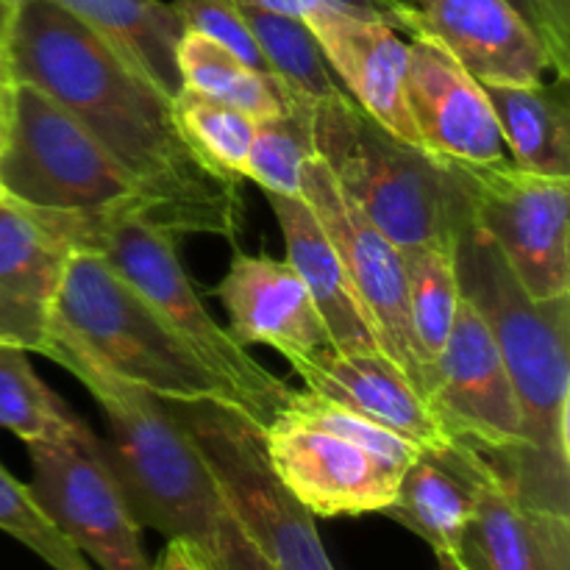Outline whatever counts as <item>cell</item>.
I'll use <instances>...</instances> for the list:
<instances>
[{
    "label": "cell",
    "mask_w": 570,
    "mask_h": 570,
    "mask_svg": "<svg viewBox=\"0 0 570 570\" xmlns=\"http://www.w3.org/2000/svg\"><path fill=\"white\" fill-rule=\"evenodd\" d=\"M31 493L56 527L104 570H150L142 527L106 465L95 432L72 443H31Z\"/></svg>",
    "instance_id": "cell-11"
},
{
    "label": "cell",
    "mask_w": 570,
    "mask_h": 570,
    "mask_svg": "<svg viewBox=\"0 0 570 570\" xmlns=\"http://www.w3.org/2000/svg\"><path fill=\"white\" fill-rule=\"evenodd\" d=\"M540 33L549 45L560 76L570 72V0H532Z\"/></svg>",
    "instance_id": "cell-35"
},
{
    "label": "cell",
    "mask_w": 570,
    "mask_h": 570,
    "mask_svg": "<svg viewBox=\"0 0 570 570\" xmlns=\"http://www.w3.org/2000/svg\"><path fill=\"white\" fill-rule=\"evenodd\" d=\"M287 245V262L304 278L337 351H382L376 323L351 284L343 259L304 198L267 195Z\"/></svg>",
    "instance_id": "cell-21"
},
{
    "label": "cell",
    "mask_w": 570,
    "mask_h": 570,
    "mask_svg": "<svg viewBox=\"0 0 570 570\" xmlns=\"http://www.w3.org/2000/svg\"><path fill=\"white\" fill-rule=\"evenodd\" d=\"M312 154V106L295 104L284 115L254 122L243 178L259 184L267 195L301 198V170Z\"/></svg>",
    "instance_id": "cell-29"
},
{
    "label": "cell",
    "mask_w": 570,
    "mask_h": 570,
    "mask_svg": "<svg viewBox=\"0 0 570 570\" xmlns=\"http://www.w3.org/2000/svg\"><path fill=\"white\" fill-rule=\"evenodd\" d=\"M173 9L181 17L184 28L215 39L223 48L232 50L237 59H243L245 65L254 67L256 72L273 78L271 65H267L265 53L256 45L248 22H245L243 11L234 0H173Z\"/></svg>",
    "instance_id": "cell-33"
},
{
    "label": "cell",
    "mask_w": 570,
    "mask_h": 570,
    "mask_svg": "<svg viewBox=\"0 0 570 570\" xmlns=\"http://www.w3.org/2000/svg\"><path fill=\"white\" fill-rule=\"evenodd\" d=\"M479 473L482 460L456 443L443 454H417L382 515L417 534L434 554L454 557L476 515Z\"/></svg>",
    "instance_id": "cell-22"
},
{
    "label": "cell",
    "mask_w": 570,
    "mask_h": 570,
    "mask_svg": "<svg viewBox=\"0 0 570 570\" xmlns=\"http://www.w3.org/2000/svg\"><path fill=\"white\" fill-rule=\"evenodd\" d=\"M326 3L345 11H356V14L382 17L390 26L399 28L404 37H410L417 28V11L412 9L410 0H326Z\"/></svg>",
    "instance_id": "cell-36"
},
{
    "label": "cell",
    "mask_w": 570,
    "mask_h": 570,
    "mask_svg": "<svg viewBox=\"0 0 570 570\" xmlns=\"http://www.w3.org/2000/svg\"><path fill=\"white\" fill-rule=\"evenodd\" d=\"M426 399L451 443L473 451L515 501L529 484L523 412L493 332L460 298L449 340L429 376Z\"/></svg>",
    "instance_id": "cell-9"
},
{
    "label": "cell",
    "mask_w": 570,
    "mask_h": 570,
    "mask_svg": "<svg viewBox=\"0 0 570 570\" xmlns=\"http://www.w3.org/2000/svg\"><path fill=\"white\" fill-rule=\"evenodd\" d=\"M167 406L204 456L226 510L273 568L334 570L315 515L273 473L262 426L215 399H167Z\"/></svg>",
    "instance_id": "cell-8"
},
{
    "label": "cell",
    "mask_w": 570,
    "mask_h": 570,
    "mask_svg": "<svg viewBox=\"0 0 570 570\" xmlns=\"http://www.w3.org/2000/svg\"><path fill=\"white\" fill-rule=\"evenodd\" d=\"M42 356L78 379L109 426L106 465L115 473L131 515L161 538L193 540L209 551L223 512L220 490L167 399L111 371L78 334L53 321Z\"/></svg>",
    "instance_id": "cell-3"
},
{
    "label": "cell",
    "mask_w": 570,
    "mask_h": 570,
    "mask_svg": "<svg viewBox=\"0 0 570 570\" xmlns=\"http://www.w3.org/2000/svg\"><path fill=\"white\" fill-rule=\"evenodd\" d=\"M507 3H510L512 9H515L518 14H521L523 20H527L529 26H532L534 31L540 33V22H538V14H534V6H532V0H507ZM540 37H543V33H540ZM546 48H549V45H546Z\"/></svg>",
    "instance_id": "cell-40"
},
{
    "label": "cell",
    "mask_w": 570,
    "mask_h": 570,
    "mask_svg": "<svg viewBox=\"0 0 570 570\" xmlns=\"http://www.w3.org/2000/svg\"><path fill=\"white\" fill-rule=\"evenodd\" d=\"M206 554H209L215 570H276L256 551V546L245 538V532L237 527V521H234L226 507H223L215 538H212Z\"/></svg>",
    "instance_id": "cell-34"
},
{
    "label": "cell",
    "mask_w": 570,
    "mask_h": 570,
    "mask_svg": "<svg viewBox=\"0 0 570 570\" xmlns=\"http://www.w3.org/2000/svg\"><path fill=\"white\" fill-rule=\"evenodd\" d=\"M460 293L493 332L523 412L529 484L523 507L570 518V295L529 298L504 256L468 220L454 226Z\"/></svg>",
    "instance_id": "cell-2"
},
{
    "label": "cell",
    "mask_w": 570,
    "mask_h": 570,
    "mask_svg": "<svg viewBox=\"0 0 570 570\" xmlns=\"http://www.w3.org/2000/svg\"><path fill=\"white\" fill-rule=\"evenodd\" d=\"M237 6L245 9H259V11H273V14H287V17H304L306 6L312 0H234Z\"/></svg>",
    "instance_id": "cell-39"
},
{
    "label": "cell",
    "mask_w": 570,
    "mask_h": 570,
    "mask_svg": "<svg viewBox=\"0 0 570 570\" xmlns=\"http://www.w3.org/2000/svg\"><path fill=\"white\" fill-rule=\"evenodd\" d=\"M9 3H11V6H17V3H20V0H9Z\"/></svg>",
    "instance_id": "cell-43"
},
{
    "label": "cell",
    "mask_w": 570,
    "mask_h": 570,
    "mask_svg": "<svg viewBox=\"0 0 570 570\" xmlns=\"http://www.w3.org/2000/svg\"><path fill=\"white\" fill-rule=\"evenodd\" d=\"M92 28L131 70L173 95L181 89L178 42L184 22L165 0H53Z\"/></svg>",
    "instance_id": "cell-23"
},
{
    "label": "cell",
    "mask_w": 570,
    "mask_h": 570,
    "mask_svg": "<svg viewBox=\"0 0 570 570\" xmlns=\"http://www.w3.org/2000/svg\"><path fill=\"white\" fill-rule=\"evenodd\" d=\"M87 254H98L109 262L165 317L167 326L220 384L228 406L248 415L262 429L284 410L293 387L273 376L209 315L184 273L176 239L134 212H115L92 217Z\"/></svg>",
    "instance_id": "cell-5"
},
{
    "label": "cell",
    "mask_w": 570,
    "mask_h": 570,
    "mask_svg": "<svg viewBox=\"0 0 570 570\" xmlns=\"http://www.w3.org/2000/svg\"><path fill=\"white\" fill-rule=\"evenodd\" d=\"M215 295L237 343L271 345L287 362L332 345L304 278L287 259L234 254Z\"/></svg>",
    "instance_id": "cell-19"
},
{
    "label": "cell",
    "mask_w": 570,
    "mask_h": 570,
    "mask_svg": "<svg viewBox=\"0 0 570 570\" xmlns=\"http://www.w3.org/2000/svg\"><path fill=\"white\" fill-rule=\"evenodd\" d=\"M178 72L181 89L234 106L254 122L284 115L298 104L276 78L262 76L220 42L189 28L178 42Z\"/></svg>",
    "instance_id": "cell-25"
},
{
    "label": "cell",
    "mask_w": 570,
    "mask_h": 570,
    "mask_svg": "<svg viewBox=\"0 0 570 570\" xmlns=\"http://www.w3.org/2000/svg\"><path fill=\"white\" fill-rule=\"evenodd\" d=\"M56 321L78 334L111 371L161 399L228 404L220 384L165 317L98 254H72Z\"/></svg>",
    "instance_id": "cell-7"
},
{
    "label": "cell",
    "mask_w": 570,
    "mask_h": 570,
    "mask_svg": "<svg viewBox=\"0 0 570 570\" xmlns=\"http://www.w3.org/2000/svg\"><path fill=\"white\" fill-rule=\"evenodd\" d=\"M301 198L315 212L317 223L343 259L356 295L376 323L384 354L426 395L423 367L417 360L415 334H412L410 323V304H406L404 254L351 204L348 195L337 187L317 154L304 161Z\"/></svg>",
    "instance_id": "cell-12"
},
{
    "label": "cell",
    "mask_w": 570,
    "mask_h": 570,
    "mask_svg": "<svg viewBox=\"0 0 570 570\" xmlns=\"http://www.w3.org/2000/svg\"><path fill=\"white\" fill-rule=\"evenodd\" d=\"M0 195H3V193H0Z\"/></svg>",
    "instance_id": "cell-44"
},
{
    "label": "cell",
    "mask_w": 570,
    "mask_h": 570,
    "mask_svg": "<svg viewBox=\"0 0 570 570\" xmlns=\"http://www.w3.org/2000/svg\"><path fill=\"white\" fill-rule=\"evenodd\" d=\"M11 100H14V81H11L9 70L3 65V53H0V150L6 145V134H9Z\"/></svg>",
    "instance_id": "cell-38"
},
{
    "label": "cell",
    "mask_w": 570,
    "mask_h": 570,
    "mask_svg": "<svg viewBox=\"0 0 570 570\" xmlns=\"http://www.w3.org/2000/svg\"><path fill=\"white\" fill-rule=\"evenodd\" d=\"M406 262V304L415 334L417 360L423 367V384L449 340L456 306H460V276H456L454 237L443 243L423 245L404 254Z\"/></svg>",
    "instance_id": "cell-26"
},
{
    "label": "cell",
    "mask_w": 570,
    "mask_h": 570,
    "mask_svg": "<svg viewBox=\"0 0 570 570\" xmlns=\"http://www.w3.org/2000/svg\"><path fill=\"white\" fill-rule=\"evenodd\" d=\"M0 532L48 562L53 570H92L78 546L61 532L53 518L33 499L31 488L0 468Z\"/></svg>",
    "instance_id": "cell-31"
},
{
    "label": "cell",
    "mask_w": 570,
    "mask_h": 570,
    "mask_svg": "<svg viewBox=\"0 0 570 570\" xmlns=\"http://www.w3.org/2000/svg\"><path fill=\"white\" fill-rule=\"evenodd\" d=\"M301 20L321 42L345 92L395 137L423 148L406 106L410 42L387 20L312 0Z\"/></svg>",
    "instance_id": "cell-16"
},
{
    "label": "cell",
    "mask_w": 570,
    "mask_h": 570,
    "mask_svg": "<svg viewBox=\"0 0 570 570\" xmlns=\"http://www.w3.org/2000/svg\"><path fill=\"white\" fill-rule=\"evenodd\" d=\"M449 165L468 220L504 256L529 298L570 295V178L540 176L512 159Z\"/></svg>",
    "instance_id": "cell-10"
},
{
    "label": "cell",
    "mask_w": 570,
    "mask_h": 570,
    "mask_svg": "<svg viewBox=\"0 0 570 570\" xmlns=\"http://www.w3.org/2000/svg\"><path fill=\"white\" fill-rule=\"evenodd\" d=\"M150 570H215L209 554L193 540L170 538Z\"/></svg>",
    "instance_id": "cell-37"
},
{
    "label": "cell",
    "mask_w": 570,
    "mask_h": 570,
    "mask_svg": "<svg viewBox=\"0 0 570 570\" xmlns=\"http://www.w3.org/2000/svg\"><path fill=\"white\" fill-rule=\"evenodd\" d=\"M11 81L65 106L137 181L142 220L178 243L189 234L234 239L243 189L189 145L173 98L126 65L92 28L53 0H20L3 39Z\"/></svg>",
    "instance_id": "cell-1"
},
{
    "label": "cell",
    "mask_w": 570,
    "mask_h": 570,
    "mask_svg": "<svg viewBox=\"0 0 570 570\" xmlns=\"http://www.w3.org/2000/svg\"><path fill=\"white\" fill-rule=\"evenodd\" d=\"M454 560L462 570H570V518L523 507L482 462L476 515Z\"/></svg>",
    "instance_id": "cell-20"
},
{
    "label": "cell",
    "mask_w": 570,
    "mask_h": 570,
    "mask_svg": "<svg viewBox=\"0 0 570 570\" xmlns=\"http://www.w3.org/2000/svg\"><path fill=\"white\" fill-rule=\"evenodd\" d=\"M262 438L278 482L315 518L371 515L393 501L401 471L337 434L278 412Z\"/></svg>",
    "instance_id": "cell-13"
},
{
    "label": "cell",
    "mask_w": 570,
    "mask_h": 570,
    "mask_svg": "<svg viewBox=\"0 0 570 570\" xmlns=\"http://www.w3.org/2000/svg\"><path fill=\"white\" fill-rule=\"evenodd\" d=\"M0 426L26 445L72 443L92 429L37 376L28 351L0 343Z\"/></svg>",
    "instance_id": "cell-28"
},
{
    "label": "cell",
    "mask_w": 570,
    "mask_h": 570,
    "mask_svg": "<svg viewBox=\"0 0 570 570\" xmlns=\"http://www.w3.org/2000/svg\"><path fill=\"white\" fill-rule=\"evenodd\" d=\"M72 254L70 215L0 195V343L42 354Z\"/></svg>",
    "instance_id": "cell-14"
},
{
    "label": "cell",
    "mask_w": 570,
    "mask_h": 570,
    "mask_svg": "<svg viewBox=\"0 0 570 570\" xmlns=\"http://www.w3.org/2000/svg\"><path fill=\"white\" fill-rule=\"evenodd\" d=\"M11 11H14V6L9 3V0H0V48H3V39H6V31H9V22H11Z\"/></svg>",
    "instance_id": "cell-41"
},
{
    "label": "cell",
    "mask_w": 570,
    "mask_h": 570,
    "mask_svg": "<svg viewBox=\"0 0 570 570\" xmlns=\"http://www.w3.org/2000/svg\"><path fill=\"white\" fill-rule=\"evenodd\" d=\"M406 42V106L423 148L460 165L510 159L482 81L423 28L412 31Z\"/></svg>",
    "instance_id": "cell-15"
},
{
    "label": "cell",
    "mask_w": 570,
    "mask_h": 570,
    "mask_svg": "<svg viewBox=\"0 0 570 570\" xmlns=\"http://www.w3.org/2000/svg\"><path fill=\"white\" fill-rule=\"evenodd\" d=\"M434 557H438V568L440 570H462L460 562H456L451 554H434Z\"/></svg>",
    "instance_id": "cell-42"
},
{
    "label": "cell",
    "mask_w": 570,
    "mask_h": 570,
    "mask_svg": "<svg viewBox=\"0 0 570 570\" xmlns=\"http://www.w3.org/2000/svg\"><path fill=\"white\" fill-rule=\"evenodd\" d=\"M504 137L523 170L570 178L568 78L534 83H482Z\"/></svg>",
    "instance_id": "cell-24"
},
{
    "label": "cell",
    "mask_w": 570,
    "mask_h": 570,
    "mask_svg": "<svg viewBox=\"0 0 570 570\" xmlns=\"http://www.w3.org/2000/svg\"><path fill=\"white\" fill-rule=\"evenodd\" d=\"M417 28L432 33L482 83L566 78L543 37L507 0H410ZM415 28V31H417Z\"/></svg>",
    "instance_id": "cell-18"
},
{
    "label": "cell",
    "mask_w": 570,
    "mask_h": 570,
    "mask_svg": "<svg viewBox=\"0 0 570 570\" xmlns=\"http://www.w3.org/2000/svg\"><path fill=\"white\" fill-rule=\"evenodd\" d=\"M312 142L337 187L401 254L454 237L460 187L449 161L395 137L348 92L312 106Z\"/></svg>",
    "instance_id": "cell-4"
},
{
    "label": "cell",
    "mask_w": 570,
    "mask_h": 570,
    "mask_svg": "<svg viewBox=\"0 0 570 570\" xmlns=\"http://www.w3.org/2000/svg\"><path fill=\"white\" fill-rule=\"evenodd\" d=\"M239 11H243L259 50L265 53L273 78L287 89L289 98L315 106L345 92L323 56L321 42L301 17L245 9V6H239Z\"/></svg>",
    "instance_id": "cell-27"
},
{
    "label": "cell",
    "mask_w": 570,
    "mask_h": 570,
    "mask_svg": "<svg viewBox=\"0 0 570 570\" xmlns=\"http://www.w3.org/2000/svg\"><path fill=\"white\" fill-rule=\"evenodd\" d=\"M0 193L37 212L142 215L137 181L65 106L31 83L14 81Z\"/></svg>",
    "instance_id": "cell-6"
},
{
    "label": "cell",
    "mask_w": 570,
    "mask_h": 570,
    "mask_svg": "<svg viewBox=\"0 0 570 570\" xmlns=\"http://www.w3.org/2000/svg\"><path fill=\"white\" fill-rule=\"evenodd\" d=\"M173 111L184 137L209 165L234 178L245 176L254 139V120L248 115L193 89H178L173 95Z\"/></svg>",
    "instance_id": "cell-30"
},
{
    "label": "cell",
    "mask_w": 570,
    "mask_h": 570,
    "mask_svg": "<svg viewBox=\"0 0 570 570\" xmlns=\"http://www.w3.org/2000/svg\"><path fill=\"white\" fill-rule=\"evenodd\" d=\"M282 412L284 415L295 417V421L306 423V426L337 434V438L360 445L367 454H373L376 460H382L384 465L395 468V471L401 473H404V468L421 454L415 445H410L404 438L390 432V429L379 426V423L373 421H365V417L354 415V412H348L345 406L332 404V401L321 399V395L309 393V390H293V395H289Z\"/></svg>",
    "instance_id": "cell-32"
},
{
    "label": "cell",
    "mask_w": 570,
    "mask_h": 570,
    "mask_svg": "<svg viewBox=\"0 0 570 570\" xmlns=\"http://www.w3.org/2000/svg\"><path fill=\"white\" fill-rule=\"evenodd\" d=\"M304 387L415 445L443 454L451 440L417 384L382 351H337L334 345L289 362Z\"/></svg>",
    "instance_id": "cell-17"
}]
</instances>
